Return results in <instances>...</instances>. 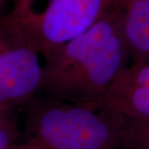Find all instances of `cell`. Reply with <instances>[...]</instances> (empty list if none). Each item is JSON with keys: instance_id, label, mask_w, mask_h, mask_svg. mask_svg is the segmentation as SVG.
<instances>
[{"instance_id": "cell-6", "label": "cell", "mask_w": 149, "mask_h": 149, "mask_svg": "<svg viewBox=\"0 0 149 149\" xmlns=\"http://www.w3.org/2000/svg\"><path fill=\"white\" fill-rule=\"evenodd\" d=\"M119 9L130 63L149 62V0H125Z\"/></svg>"}, {"instance_id": "cell-2", "label": "cell", "mask_w": 149, "mask_h": 149, "mask_svg": "<svg viewBox=\"0 0 149 149\" xmlns=\"http://www.w3.org/2000/svg\"><path fill=\"white\" fill-rule=\"evenodd\" d=\"M31 102L24 142L33 149H124L119 113L47 95Z\"/></svg>"}, {"instance_id": "cell-9", "label": "cell", "mask_w": 149, "mask_h": 149, "mask_svg": "<svg viewBox=\"0 0 149 149\" xmlns=\"http://www.w3.org/2000/svg\"><path fill=\"white\" fill-rule=\"evenodd\" d=\"M14 149H30V147H29L26 143L23 142V143H19Z\"/></svg>"}, {"instance_id": "cell-3", "label": "cell", "mask_w": 149, "mask_h": 149, "mask_svg": "<svg viewBox=\"0 0 149 149\" xmlns=\"http://www.w3.org/2000/svg\"><path fill=\"white\" fill-rule=\"evenodd\" d=\"M125 0H49L40 13L14 10L13 16L44 58L76 38Z\"/></svg>"}, {"instance_id": "cell-11", "label": "cell", "mask_w": 149, "mask_h": 149, "mask_svg": "<svg viewBox=\"0 0 149 149\" xmlns=\"http://www.w3.org/2000/svg\"><path fill=\"white\" fill-rule=\"evenodd\" d=\"M3 1H4V0H0V5H1V3H2Z\"/></svg>"}, {"instance_id": "cell-4", "label": "cell", "mask_w": 149, "mask_h": 149, "mask_svg": "<svg viewBox=\"0 0 149 149\" xmlns=\"http://www.w3.org/2000/svg\"><path fill=\"white\" fill-rule=\"evenodd\" d=\"M40 55L13 14L0 20V109L31 102L42 91L44 63Z\"/></svg>"}, {"instance_id": "cell-10", "label": "cell", "mask_w": 149, "mask_h": 149, "mask_svg": "<svg viewBox=\"0 0 149 149\" xmlns=\"http://www.w3.org/2000/svg\"><path fill=\"white\" fill-rule=\"evenodd\" d=\"M22 1H24V0H16L17 4H19V3H20V2H22Z\"/></svg>"}, {"instance_id": "cell-8", "label": "cell", "mask_w": 149, "mask_h": 149, "mask_svg": "<svg viewBox=\"0 0 149 149\" xmlns=\"http://www.w3.org/2000/svg\"><path fill=\"white\" fill-rule=\"evenodd\" d=\"M17 127L8 113V109H0V149H14L17 144Z\"/></svg>"}, {"instance_id": "cell-7", "label": "cell", "mask_w": 149, "mask_h": 149, "mask_svg": "<svg viewBox=\"0 0 149 149\" xmlns=\"http://www.w3.org/2000/svg\"><path fill=\"white\" fill-rule=\"evenodd\" d=\"M123 117L122 142L124 149H149V118Z\"/></svg>"}, {"instance_id": "cell-1", "label": "cell", "mask_w": 149, "mask_h": 149, "mask_svg": "<svg viewBox=\"0 0 149 149\" xmlns=\"http://www.w3.org/2000/svg\"><path fill=\"white\" fill-rule=\"evenodd\" d=\"M44 95L101 108L107 93L130 64L116 8L44 58Z\"/></svg>"}, {"instance_id": "cell-5", "label": "cell", "mask_w": 149, "mask_h": 149, "mask_svg": "<svg viewBox=\"0 0 149 149\" xmlns=\"http://www.w3.org/2000/svg\"><path fill=\"white\" fill-rule=\"evenodd\" d=\"M103 108L133 119L149 118V62L130 63L107 93Z\"/></svg>"}]
</instances>
